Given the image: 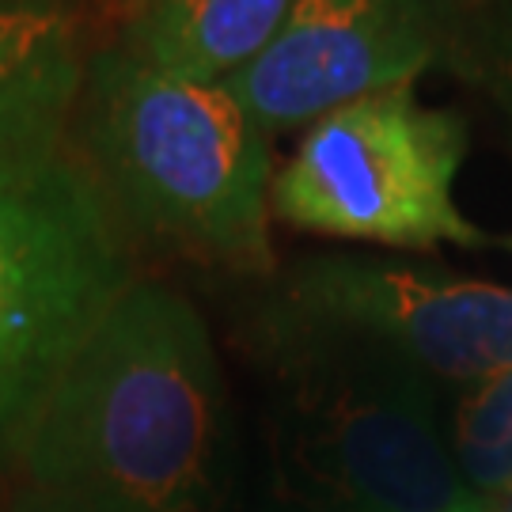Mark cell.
Returning a JSON list of instances; mask_svg holds the SVG:
<instances>
[{
    "label": "cell",
    "mask_w": 512,
    "mask_h": 512,
    "mask_svg": "<svg viewBox=\"0 0 512 512\" xmlns=\"http://www.w3.org/2000/svg\"><path fill=\"white\" fill-rule=\"evenodd\" d=\"M8 452L23 512H236V414L202 311L137 277Z\"/></svg>",
    "instance_id": "1"
},
{
    "label": "cell",
    "mask_w": 512,
    "mask_h": 512,
    "mask_svg": "<svg viewBox=\"0 0 512 512\" xmlns=\"http://www.w3.org/2000/svg\"><path fill=\"white\" fill-rule=\"evenodd\" d=\"M84 137L110 202L186 255L270 274V133L228 92L103 50L84 80Z\"/></svg>",
    "instance_id": "2"
},
{
    "label": "cell",
    "mask_w": 512,
    "mask_h": 512,
    "mask_svg": "<svg viewBox=\"0 0 512 512\" xmlns=\"http://www.w3.org/2000/svg\"><path fill=\"white\" fill-rule=\"evenodd\" d=\"M270 433L304 512H490L463 482L418 372L270 323Z\"/></svg>",
    "instance_id": "3"
},
{
    "label": "cell",
    "mask_w": 512,
    "mask_h": 512,
    "mask_svg": "<svg viewBox=\"0 0 512 512\" xmlns=\"http://www.w3.org/2000/svg\"><path fill=\"white\" fill-rule=\"evenodd\" d=\"M133 281L92 167L65 145L0 152V448Z\"/></svg>",
    "instance_id": "4"
},
{
    "label": "cell",
    "mask_w": 512,
    "mask_h": 512,
    "mask_svg": "<svg viewBox=\"0 0 512 512\" xmlns=\"http://www.w3.org/2000/svg\"><path fill=\"white\" fill-rule=\"evenodd\" d=\"M463 156L467 122L459 114L421 103L414 84L387 88L311 122L274 171L270 217L319 236L406 251L505 243L459 213Z\"/></svg>",
    "instance_id": "5"
},
{
    "label": "cell",
    "mask_w": 512,
    "mask_h": 512,
    "mask_svg": "<svg viewBox=\"0 0 512 512\" xmlns=\"http://www.w3.org/2000/svg\"><path fill=\"white\" fill-rule=\"evenodd\" d=\"M274 323L467 387L512 368V285L384 258H308Z\"/></svg>",
    "instance_id": "6"
},
{
    "label": "cell",
    "mask_w": 512,
    "mask_h": 512,
    "mask_svg": "<svg viewBox=\"0 0 512 512\" xmlns=\"http://www.w3.org/2000/svg\"><path fill=\"white\" fill-rule=\"evenodd\" d=\"M444 8L448 0H296L274 42L224 84L266 133L311 126L448 57Z\"/></svg>",
    "instance_id": "7"
},
{
    "label": "cell",
    "mask_w": 512,
    "mask_h": 512,
    "mask_svg": "<svg viewBox=\"0 0 512 512\" xmlns=\"http://www.w3.org/2000/svg\"><path fill=\"white\" fill-rule=\"evenodd\" d=\"M88 61L80 23L54 0H0V152L65 141Z\"/></svg>",
    "instance_id": "8"
},
{
    "label": "cell",
    "mask_w": 512,
    "mask_h": 512,
    "mask_svg": "<svg viewBox=\"0 0 512 512\" xmlns=\"http://www.w3.org/2000/svg\"><path fill=\"white\" fill-rule=\"evenodd\" d=\"M296 0H133L122 54L198 84H224L281 31Z\"/></svg>",
    "instance_id": "9"
},
{
    "label": "cell",
    "mask_w": 512,
    "mask_h": 512,
    "mask_svg": "<svg viewBox=\"0 0 512 512\" xmlns=\"http://www.w3.org/2000/svg\"><path fill=\"white\" fill-rule=\"evenodd\" d=\"M448 448L463 482L486 505L512 494V368L467 387Z\"/></svg>",
    "instance_id": "10"
},
{
    "label": "cell",
    "mask_w": 512,
    "mask_h": 512,
    "mask_svg": "<svg viewBox=\"0 0 512 512\" xmlns=\"http://www.w3.org/2000/svg\"><path fill=\"white\" fill-rule=\"evenodd\" d=\"M448 57L471 84L494 95L512 118V0L475 8V16L452 31Z\"/></svg>",
    "instance_id": "11"
},
{
    "label": "cell",
    "mask_w": 512,
    "mask_h": 512,
    "mask_svg": "<svg viewBox=\"0 0 512 512\" xmlns=\"http://www.w3.org/2000/svg\"><path fill=\"white\" fill-rule=\"evenodd\" d=\"M448 4H463V8H490V4H501V0H448Z\"/></svg>",
    "instance_id": "12"
},
{
    "label": "cell",
    "mask_w": 512,
    "mask_h": 512,
    "mask_svg": "<svg viewBox=\"0 0 512 512\" xmlns=\"http://www.w3.org/2000/svg\"><path fill=\"white\" fill-rule=\"evenodd\" d=\"M490 512H512V494H505L501 501H494V505H490Z\"/></svg>",
    "instance_id": "13"
},
{
    "label": "cell",
    "mask_w": 512,
    "mask_h": 512,
    "mask_svg": "<svg viewBox=\"0 0 512 512\" xmlns=\"http://www.w3.org/2000/svg\"><path fill=\"white\" fill-rule=\"evenodd\" d=\"M505 243H509V247H512V239H505Z\"/></svg>",
    "instance_id": "14"
}]
</instances>
